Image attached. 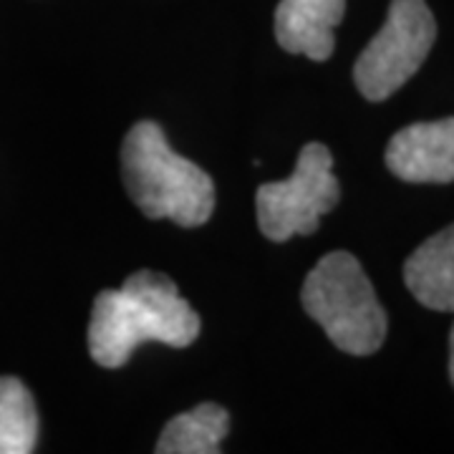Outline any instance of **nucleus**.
<instances>
[{
    "label": "nucleus",
    "instance_id": "9b49d317",
    "mask_svg": "<svg viewBox=\"0 0 454 454\" xmlns=\"http://www.w3.org/2000/svg\"><path fill=\"white\" fill-rule=\"evenodd\" d=\"M450 379H452L454 384V325L452 331H450Z\"/></svg>",
    "mask_w": 454,
    "mask_h": 454
},
{
    "label": "nucleus",
    "instance_id": "423d86ee",
    "mask_svg": "<svg viewBox=\"0 0 454 454\" xmlns=\"http://www.w3.org/2000/svg\"><path fill=\"white\" fill-rule=\"evenodd\" d=\"M387 167L394 177L414 184L454 182V116L396 131L387 146Z\"/></svg>",
    "mask_w": 454,
    "mask_h": 454
},
{
    "label": "nucleus",
    "instance_id": "9d476101",
    "mask_svg": "<svg viewBox=\"0 0 454 454\" xmlns=\"http://www.w3.org/2000/svg\"><path fill=\"white\" fill-rule=\"evenodd\" d=\"M38 442V411L16 376H0V454H31Z\"/></svg>",
    "mask_w": 454,
    "mask_h": 454
},
{
    "label": "nucleus",
    "instance_id": "6e6552de",
    "mask_svg": "<svg viewBox=\"0 0 454 454\" xmlns=\"http://www.w3.org/2000/svg\"><path fill=\"white\" fill-rule=\"evenodd\" d=\"M404 283L424 309L454 313V225L439 230L406 258Z\"/></svg>",
    "mask_w": 454,
    "mask_h": 454
},
{
    "label": "nucleus",
    "instance_id": "0eeeda50",
    "mask_svg": "<svg viewBox=\"0 0 454 454\" xmlns=\"http://www.w3.org/2000/svg\"><path fill=\"white\" fill-rule=\"evenodd\" d=\"M346 0H280L276 8V38L293 56L325 61L336 49V26L343 20Z\"/></svg>",
    "mask_w": 454,
    "mask_h": 454
},
{
    "label": "nucleus",
    "instance_id": "7ed1b4c3",
    "mask_svg": "<svg viewBox=\"0 0 454 454\" xmlns=\"http://www.w3.org/2000/svg\"><path fill=\"white\" fill-rule=\"evenodd\" d=\"M301 301L331 343L351 356H372L387 339V310L361 262L346 250H333L316 262L306 276Z\"/></svg>",
    "mask_w": 454,
    "mask_h": 454
},
{
    "label": "nucleus",
    "instance_id": "20e7f679",
    "mask_svg": "<svg viewBox=\"0 0 454 454\" xmlns=\"http://www.w3.org/2000/svg\"><path fill=\"white\" fill-rule=\"evenodd\" d=\"M437 38V20L427 0H391L381 31L361 51L354 82L361 97L384 101L396 94L427 61Z\"/></svg>",
    "mask_w": 454,
    "mask_h": 454
},
{
    "label": "nucleus",
    "instance_id": "f03ea898",
    "mask_svg": "<svg viewBox=\"0 0 454 454\" xmlns=\"http://www.w3.org/2000/svg\"><path fill=\"white\" fill-rule=\"evenodd\" d=\"M121 175L129 197L152 220L197 227L212 217V177L195 162L179 157L154 121H139L124 137Z\"/></svg>",
    "mask_w": 454,
    "mask_h": 454
},
{
    "label": "nucleus",
    "instance_id": "1a4fd4ad",
    "mask_svg": "<svg viewBox=\"0 0 454 454\" xmlns=\"http://www.w3.org/2000/svg\"><path fill=\"white\" fill-rule=\"evenodd\" d=\"M230 429V414L220 404H200L169 419L160 434V454H217Z\"/></svg>",
    "mask_w": 454,
    "mask_h": 454
},
{
    "label": "nucleus",
    "instance_id": "39448f33",
    "mask_svg": "<svg viewBox=\"0 0 454 454\" xmlns=\"http://www.w3.org/2000/svg\"><path fill=\"white\" fill-rule=\"evenodd\" d=\"M339 200L333 154L328 146L310 142L301 149L291 177L268 182L258 190L260 232L273 243H286L295 235H313L321 217L333 210Z\"/></svg>",
    "mask_w": 454,
    "mask_h": 454
},
{
    "label": "nucleus",
    "instance_id": "f257e3e1",
    "mask_svg": "<svg viewBox=\"0 0 454 454\" xmlns=\"http://www.w3.org/2000/svg\"><path fill=\"white\" fill-rule=\"evenodd\" d=\"M200 316L172 278L137 270L116 291L98 293L89 324V351L104 369L124 366L146 340L187 348L200 336Z\"/></svg>",
    "mask_w": 454,
    "mask_h": 454
}]
</instances>
